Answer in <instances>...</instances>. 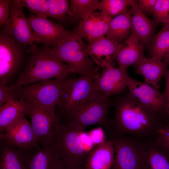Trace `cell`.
<instances>
[{
  "mask_svg": "<svg viewBox=\"0 0 169 169\" xmlns=\"http://www.w3.org/2000/svg\"><path fill=\"white\" fill-rule=\"evenodd\" d=\"M113 104L115 108L113 123L121 132L147 135L155 132L161 124L160 115L142 105L129 92L115 97Z\"/></svg>",
  "mask_w": 169,
  "mask_h": 169,
  "instance_id": "6da1fadb",
  "label": "cell"
},
{
  "mask_svg": "<svg viewBox=\"0 0 169 169\" xmlns=\"http://www.w3.org/2000/svg\"><path fill=\"white\" fill-rule=\"evenodd\" d=\"M29 46L26 66L19 74L16 83L18 86L52 79H64L71 73L67 64L51 55L50 47L44 44L38 47L34 43Z\"/></svg>",
  "mask_w": 169,
  "mask_h": 169,
  "instance_id": "7a4b0ae2",
  "label": "cell"
},
{
  "mask_svg": "<svg viewBox=\"0 0 169 169\" xmlns=\"http://www.w3.org/2000/svg\"><path fill=\"white\" fill-rule=\"evenodd\" d=\"M94 145L88 133L61 122L52 145L64 165L74 167L83 166Z\"/></svg>",
  "mask_w": 169,
  "mask_h": 169,
  "instance_id": "3957f363",
  "label": "cell"
},
{
  "mask_svg": "<svg viewBox=\"0 0 169 169\" xmlns=\"http://www.w3.org/2000/svg\"><path fill=\"white\" fill-rule=\"evenodd\" d=\"M83 38L74 29L55 47L51 48V54L56 59L65 63L71 73L88 76L93 80L100 74L99 67L87 52Z\"/></svg>",
  "mask_w": 169,
  "mask_h": 169,
  "instance_id": "277c9868",
  "label": "cell"
},
{
  "mask_svg": "<svg viewBox=\"0 0 169 169\" xmlns=\"http://www.w3.org/2000/svg\"><path fill=\"white\" fill-rule=\"evenodd\" d=\"M112 104L109 98L97 91L65 119L66 122L64 124L80 131H84L87 127L94 125L103 126L110 129L108 116Z\"/></svg>",
  "mask_w": 169,
  "mask_h": 169,
  "instance_id": "5b68a950",
  "label": "cell"
},
{
  "mask_svg": "<svg viewBox=\"0 0 169 169\" xmlns=\"http://www.w3.org/2000/svg\"><path fill=\"white\" fill-rule=\"evenodd\" d=\"M65 80L52 79L22 86L15 83V93L18 100L28 102L57 115L54 108L61 98Z\"/></svg>",
  "mask_w": 169,
  "mask_h": 169,
  "instance_id": "8992f818",
  "label": "cell"
},
{
  "mask_svg": "<svg viewBox=\"0 0 169 169\" xmlns=\"http://www.w3.org/2000/svg\"><path fill=\"white\" fill-rule=\"evenodd\" d=\"M114 156L111 169H146L147 144L134 139L113 137Z\"/></svg>",
  "mask_w": 169,
  "mask_h": 169,
  "instance_id": "52a82bcc",
  "label": "cell"
},
{
  "mask_svg": "<svg viewBox=\"0 0 169 169\" xmlns=\"http://www.w3.org/2000/svg\"><path fill=\"white\" fill-rule=\"evenodd\" d=\"M93 79L86 76L65 80L61 98L57 105L60 118L65 119L80 104L98 91Z\"/></svg>",
  "mask_w": 169,
  "mask_h": 169,
  "instance_id": "ba28073f",
  "label": "cell"
},
{
  "mask_svg": "<svg viewBox=\"0 0 169 169\" xmlns=\"http://www.w3.org/2000/svg\"><path fill=\"white\" fill-rule=\"evenodd\" d=\"M27 46L3 30L0 33V82L8 84L22 67Z\"/></svg>",
  "mask_w": 169,
  "mask_h": 169,
  "instance_id": "9c48e42d",
  "label": "cell"
},
{
  "mask_svg": "<svg viewBox=\"0 0 169 169\" xmlns=\"http://www.w3.org/2000/svg\"><path fill=\"white\" fill-rule=\"evenodd\" d=\"M28 102V101H27ZM28 115L38 145L51 146L53 143L61 120L58 115H54L45 110L28 102Z\"/></svg>",
  "mask_w": 169,
  "mask_h": 169,
  "instance_id": "30bf717a",
  "label": "cell"
},
{
  "mask_svg": "<svg viewBox=\"0 0 169 169\" xmlns=\"http://www.w3.org/2000/svg\"><path fill=\"white\" fill-rule=\"evenodd\" d=\"M21 0H11L9 18L3 30L22 45L27 46L35 42L33 31L26 18Z\"/></svg>",
  "mask_w": 169,
  "mask_h": 169,
  "instance_id": "8fae6325",
  "label": "cell"
},
{
  "mask_svg": "<svg viewBox=\"0 0 169 169\" xmlns=\"http://www.w3.org/2000/svg\"><path fill=\"white\" fill-rule=\"evenodd\" d=\"M28 19L35 42L42 43L51 48L55 47L71 32L47 17L31 14Z\"/></svg>",
  "mask_w": 169,
  "mask_h": 169,
  "instance_id": "7c38bea8",
  "label": "cell"
},
{
  "mask_svg": "<svg viewBox=\"0 0 169 169\" xmlns=\"http://www.w3.org/2000/svg\"><path fill=\"white\" fill-rule=\"evenodd\" d=\"M101 68L102 73L93 80L97 90L108 98L121 94L130 78L127 69L115 68L112 63L107 62Z\"/></svg>",
  "mask_w": 169,
  "mask_h": 169,
  "instance_id": "4fadbf2b",
  "label": "cell"
},
{
  "mask_svg": "<svg viewBox=\"0 0 169 169\" xmlns=\"http://www.w3.org/2000/svg\"><path fill=\"white\" fill-rule=\"evenodd\" d=\"M0 139L18 149L28 150L38 145L30 123L21 117L8 126L0 134Z\"/></svg>",
  "mask_w": 169,
  "mask_h": 169,
  "instance_id": "5bb4252c",
  "label": "cell"
},
{
  "mask_svg": "<svg viewBox=\"0 0 169 169\" xmlns=\"http://www.w3.org/2000/svg\"><path fill=\"white\" fill-rule=\"evenodd\" d=\"M127 87L129 93L142 105L160 115L166 103L163 95L157 89L146 82L136 81L131 78Z\"/></svg>",
  "mask_w": 169,
  "mask_h": 169,
  "instance_id": "9a60e30c",
  "label": "cell"
},
{
  "mask_svg": "<svg viewBox=\"0 0 169 169\" xmlns=\"http://www.w3.org/2000/svg\"><path fill=\"white\" fill-rule=\"evenodd\" d=\"M131 33L138 37L144 48L148 47L155 35L159 23L147 17L139 8L137 0H131Z\"/></svg>",
  "mask_w": 169,
  "mask_h": 169,
  "instance_id": "2e32d148",
  "label": "cell"
},
{
  "mask_svg": "<svg viewBox=\"0 0 169 169\" xmlns=\"http://www.w3.org/2000/svg\"><path fill=\"white\" fill-rule=\"evenodd\" d=\"M28 169H63L64 164L53 146L26 150Z\"/></svg>",
  "mask_w": 169,
  "mask_h": 169,
  "instance_id": "e0dca14e",
  "label": "cell"
},
{
  "mask_svg": "<svg viewBox=\"0 0 169 169\" xmlns=\"http://www.w3.org/2000/svg\"><path fill=\"white\" fill-rule=\"evenodd\" d=\"M112 19L94 11L81 20L74 30L89 43L106 35Z\"/></svg>",
  "mask_w": 169,
  "mask_h": 169,
  "instance_id": "ac0fdd59",
  "label": "cell"
},
{
  "mask_svg": "<svg viewBox=\"0 0 169 169\" xmlns=\"http://www.w3.org/2000/svg\"><path fill=\"white\" fill-rule=\"evenodd\" d=\"M144 48L138 37L131 33L122 43L114 59L117 61L119 67L127 69L129 66L135 65L145 57Z\"/></svg>",
  "mask_w": 169,
  "mask_h": 169,
  "instance_id": "d6986e66",
  "label": "cell"
},
{
  "mask_svg": "<svg viewBox=\"0 0 169 169\" xmlns=\"http://www.w3.org/2000/svg\"><path fill=\"white\" fill-rule=\"evenodd\" d=\"M122 44V43L104 36L89 42L87 52L94 62L98 66L104 60V58L106 61L112 63Z\"/></svg>",
  "mask_w": 169,
  "mask_h": 169,
  "instance_id": "ffe728a7",
  "label": "cell"
},
{
  "mask_svg": "<svg viewBox=\"0 0 169 169\" xmlns=\"http://www.w3.org/2000/svg\"><path fill=\"white\" fill-rule=\"evenodd\" d=\"M114 156L113 141L111 139L106 140L91 150L83 167L84 169H111Z\"/></svg>",
  "mask_w": 169,
  "mask_h": 169,
  "instance_id": "44dd1931",
  "label": "cell"
},
{
  "mask_svg": "<svg viewBox=\"0 0 169 169\" xmlns=\"http://www.w3.org/2000/svg\"><path fill=\"white\" fill-rule=\"evenodd\" d=\"M134 66L136 73L144 77L145 82L159 90L158 83L165 75L167 65L155 58L145 57Z\"/></svg>",
  "mask_w": 169,
  "mask_h": 169,
  "instance_id": "7402d4cb",
  "label": "cell"
},
{
  "mask_svg": "<svg viewBox=\"0 0 169 169\" xmlns=\"http://www.w3.org/2000/svg\"><path fill=\"white\" fill-rule=\"evenodd\" d=\"M0 169H28L26 151L0 139Z\"/></svg>",
  "mask_w": 169,
  "mask_h": 169,
  "instance_id": "603a6c76",
  "label": "cell"
},
{
  "mask_svg": "<svg viewBox=\"0 0 169 169\" xmlns=\"http://www.w3.org/2000/svg\"><path fill=\"white\" fill-rule=\"evenodd\" d=\"M29 104L27 101L13 100L0 106V134L19 118L28 115Z\"/></svg>",
  "mask_w": 169,
  "mask_h": 169,
  "instance_id": "cb8c5ba5",
  "label": "cell"
},
{
  "mask_svg": "<svg viewBox=\"0 0 169 169\" xmlns=\"http://www.w3.org/2000/svg\"><path fill=\"white\" fill-rule=\"evenodd\" d=\"M132 12L131 6L124 13L112 18L106 36L121 43L127 38L131 30Z\"/></svg>",
  "mask_w": 169,
  "mask_h": 169,
  "instance_id": "d4e9b609",
  "label": "cell"
},
{
  "mask_svg": "<svg viewBox=\"0 0 169 169\" xmlns=\"http://www.w3.org/2000/svg\"><path fill=\"white\" fill-rule=\"evenodd\" d=\"M146 169H169V152L156 141L147 144Z\"/></svg>",
  "mask_w": 169,
  "mask_h": 169,
  "instance_id": "484cf974",
  "label": "cell"
},
{
  "mask_svg": "<svg viewBox=\"0 0 169 169\" xmlns=\"http://www.w3.org/2000/svg\"><path fill=\"white\" fill-rule=\"evenodd\" d=\"M148 48L150 56L162 60L169 51V26L164 25Z\"/></svg>",
  "mask_w": 169,
  "mask_h": 169,
  "instance_id": "4316f807",
  "label": "cell"
},
{
  "mask_svg": "<svg viewBox=\"0 0 169 169\" xmlns=\"http://www.w3.org/2000/svg\"><path fill=\"white\" fill-rule=\"evenodd\" d=\"M97 0H71L70 11L68 13L71 20H82L96 10Z\"/></svg>",
  "mask_w": 169,
  "mask_h": 169,
  "instance_id": "83f0119b",
  "label": "cell"
},
{
  "mask_svg": "<svg viewBox=\"0 0 169 169\" xmlns=\"http://www.w3.org/2000/svg\"><path fill=\"white\" fill-rule=\"evenodd\" d=\"M131 0H102L99 1L96 6L103 16L111 17L117 16L126 12L131 6Z\"/></svg>",
  "mask_w": 169,
  "mask_h": 169,
  "instance_id": "f1b7e54d",
  "label": "cell"
},
{
  "mask_svg": "<svg viewBox=\"0 0 169 169\" xmlns=\"http://www.w3.org/2000/svg\"><path fill=\"white\" fill-rule=\"evenodd\" d=\"M49 17L59 22L64 21L70 11L69 0H48Z\"/></svg>",
  "mask_w": 169,
  "mask_h": 169,
  "instance_id": "f546056e",
  "label": "cell"
},
{
  "mask_svg": "<svg viewBox=\"0 0 169 169\" xmlns=\"http://www.w3.org/2000/svg\"><path fill=\"white\" fill-rule=\"evenodd\" d=\"M24 7L28 9L32 14L39 16L49 17L47 0H22Z\"/></svg>",
  "mask_w": 169,
  "mask_h": 169,
  "instance_id": "4dcf8cb0",
  "label": "cell"
},
{
  "mask_svg": "<svg viewBox=\"0 0 169 169\" xmlns=\"http://www.w3.org/2000/svg\"><path fill=\"white\" fill-rule=\"evenodd\" d=\"M152 14L157 22L164 23L169 15V0H156Z\"/></svg>",
  "mask_w": 169,
  "mask_h": 169,
  "instance_id": "1f68e13d",
  "label": "cell"
},
{
  "mask_svg": "<svg viewBox=\"0 0 169 169\" xmlns=\"http://www.w3.org/2000/svg\"><path fill=\"white\" fill-rule=\"evenodd\" d=\"M155 132L157 135L156 141L169 152V122L161 123Z\"/></svg>",
  "mask_w": 169,
  "mask_h": 169,
  "instance_id": "d6a6232c",
  "label": "cell"
},
{
  "mask_svg": "<svg viewBox=\"0 0 169 169\" xmlns=\"http://www.w3.org/2000/svg\"><path fill=\"white\" fill-rule=\"evenodd\" d=\"M15 84L10 86L0 82V106L7 102L18 100L15 93Z\"/></svg>",
  "mask_w": 169,
  "mask_h": 169,
  "instance_id": "836d02e7",
  "label": "cell"
},
{
  "mask_svg": "<svg viewBox=\"0 0 169 169\" xmlns=\"http://www.w3.org/2000/svg\"><path fill=\"white\" fill-rule=\"evenodd\" d=\"M11 0H0V25H4L9 18Z\"/></svg>",
  "mask_w": 169,
  "mask_h": 169,
  "instance_id": "e575fe53",
  "label": "cell"
},
{
  "mask_svg": "<svg viewBox=\"0 0 169 169\" xmlns=\"http://www.w3.org/2000/svg\"><path fill=\"white\" fill-rule=\"evenodd\" d=\"M92 143L96 146L100 144L106 139L103 129L101 127L95 129L88 133Z\"/></svg>",
  "mask_w": 169,
  "mask_h": 169,
  "instance_id": "d590c367",
  "label": "cell"
},
{
  "mask_svg": "<svg viewBox=\"0 0 169 169\" xmlns=\"http://www.w3.org/2000/svg\"><path fill=\"white\" fill-rule=\"evenodd\" d=\"M137 1L139 8L145 14H152L156 0Z\"/></svg>",
  "mask_w": 169,
  "mask_h": 169,
  "instance_id": "8d00e7d4",
  "label": "cell"
},
{
  "mask_svg": "<svg viewBox=\"0 0 169 169\" xmlns=\"http://www.w3.org/2000/svg\"><path fill=\"white\" fill-rule=\"evenodd\" d=\"M164 76H165L166 84L162 95L166 104L169 100V69H167Z\"/></svg>",
  "mask_w": 169,
  "mask_h": 169,
  "instance_id": "74e56055",
  "label": "cell"
},
{
  "mask_svg": "<svg viewBox=\"0 0 169 169\" xmlns=\"http://www.w3.org/2000/svg\"><path fill=\"white\" fill-rule=\"evenodd\" d=\"M161 115L162 119H165L166 121L169 122V100L166 104Z\"/></svg>",
  "mask_w": 169,
  "mask_h": 169,
  "instance_id": "f35d334b",
  "label": "cell"
},
{
  "mask_svg": "<svg viewBox=\"0 0 169 169\" xmlns=\"http://www.w3.org/2000/svg\"><path fill=\"white\" fill-rule=\"evenodd\" d=\"M162 61L166 64H169V51L165 55L162 60Z\"/></svg>",
  "mask_w": 169,
  "mask_h": 169,
  "instance_id": "ab89813d",
  "label": "cell"
},
{
  "mask_svg": "<svg viewBox=\"0 0 169 169\" xmlns=\"http://www.w3.org/2000/svg\"><path fill=\"white\" fill-rule=\"evenodd\" d=\"M63 169H84L83 167H74L64 165Z\"/></svg>",
  "mask_w": 169,
  "mask_h": 169,
  "instance_id": "60d3db41",
  "label": "cell"
},
{
  "mask_svg": "<svg viewBox=\"0 0 169 169\" xmlns=\"http://www.w3.org/2000/svg\"><path fill=\"white\" fill-rule=\"evenodd\" d=\"M163 23L164 24V25L169 26V15Z\"/></svg>",
  "mask_w": 169,
  "mask_h": 169,
  "instance_id": "b9f144b4",
  "label": "cell"
}]
</instances>
